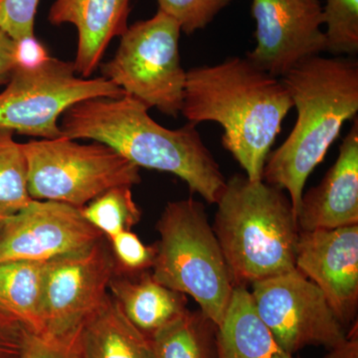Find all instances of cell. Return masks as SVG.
Returning a JSON list of instances; mask_svg holds the SVG:
<instances>
[{
	"instance_id": "9a60e30c",
	"label": "cell",
	"mask_w": 358,
	"mask_h": 358,
	"mask_svg": "<svg viewBox=\"0 0 358 358\" xmlns=\"http://www.w3.org/2000/svg\"><path fill=\"white\" fill-rule=\"evenodd\" d=\"M131 0H56L49 10L51 24L74 25L78 31L75 71L89 78L100 65L115 37L128 29Z\"/></svg>"
},
{
	"instance_id": "d6986e66",
	"label": "cell",
	"mask_w": 358,
	"mask_h": 358,
	"mask_svg": "<svg viewBox=\"0 0 358 358\" xmlns=\"http://www.w3.org/2000/svg\"><path fill=\"white\" fill-rule=\"evenodd\" d=\"M46 262L16 260L0 263V307L28 331L43 333Z\"/></svg>"
},
{
	"instance_id": "e0dca14e",
	"label": "cell",
	"mask_w": 358,
	"mask_h": 358,
	"mask_svg": "<svg viewBox=\"0 0 358 358\" xmlns=\"http://www.w3.org/2000/svg\"><path fill=\"white\" fill-rule=\"evenodd\" d=\"M216 358H300L284 350L257 313L251 293L236 286L216 331Z\"/></svg>"
},
{
	"instance_id": "44dd1931",
	"label": "cell",
	"mask_w": 358,
	"mask_h": 358,
	"mask_svg": "<svg viewBox=\"0 0 358 358\" xmlns=\"http://www.w3.org/2000/svg\"><path fill=\"white\" fill-rule=\"evenodd\" d=\"M31 200L23 145L14 141L13 131H0V217L15 214Z\"/></svg>"
},
{
	"instance_id": "5b68a950",
	"label": "cell",
	"mask_w": 358,
	"mask_h": 358,
	"mask_svg": "<svg viewBox=\"0 0 358 358\" xmlns=\"http://www.w3.org/2000/svg\"><path fill=\"white\" fill-rule=\"evenodd\" d=\"M157 229L152 277L166 288L192 296L200 310L220 326L236 285L204 205L192 199L169 202Z\"/></svg>"
},
{
	"instance_id": "9c48e42d",
	"label": "cell",
	"mask_w": 358,
	"mask_h": 358,
	"mask_svg": "<svg viewBox=\"0 0 358 358\" xmlns=\"http://www.w3.org/2000/svg\"><path fill=\"white\" fill-rule=\"evenodd\" d=\"M259 317L280 345L291 355L307 346L336 348L348 331L326 296L296 268L252 284Z\"/></svg>"
},
{
	"instance_id": "3957f363",
	"label": "cell",
	"mask_w": 358,
	"mask_h": 358,
	"mask_svg": "<svg viewBox=\"0 0 358 358\" xmlns=\"http://www.w3.org/2000/svg\"><path fill=\"white\" fill-rule=\"evenodd\" d=\"M298 117L287 140L268 154L263 180L289 193L294 213L308 176L358 112V63L352 58L306 59L282 77Z\"/></svg>"
},
{
	"instance_id": "ac0fdd59",
	"label": "cell",
	"mask_w": 358,
	"mask_h": 358,
	"mask_svg": "<svg viewBox=\"0 0 358 358\" xmlns=\"http://www.w3.org/2000/svg\"><path fill=\"white\" fill-rule=\"evenodd\" d=\"M85 358H155L152 341L108 294L81 329Z\"/></svg>"
},
{
	"instance_id": "7c38bea8",
	"label": "cell",
	"mask_w": 358,
	"mask_h": 358,
	"mask_svg": "<svg viewBox=\"0 0 358 358\" xmlns=\"http://www.w3.org/2000/svg\"><path fill=\"white\" fill-rule=\"evenodd\" d=\"M257 45L246 58L275 77L326 51L320 0H252Z\"/></svg>"
},
{
	"instance_id": "8fae6325",
	"label": "cell",
	"mask_w": 358,
	"mask_h": 358,
	"mask_svg": "<svg viewBox=\"0 0 358 358\" xmlns=\"http://www.w3.org/2000/svg\"><path fill=\"white\" fill-rule=\"evenodd\" d=\"M103 237L86 220L81 209L62 202L32 199L15 214L0 218V263L47 262L88 249Z\"/></svg>"
},
{
	"instance_id": "8992f818",
	"label": "cell",
	"mask_w": 358,
	"mask_h": 358,
	"mask_svg": "<svg viewBox=\"0 0 358 358\" xmlns=\"http://www.w3.org/2000/svg\"><path fill=\"white\" fill-rule=\"evenodd\" d=\"M22 145L32 199L82 209L110 188L141 183L140 167L98 141L81 145L62 136Z\"/></svg>"
},
{
	"instance_id": "ffe728a7",
	"label": "cell",
	"mask_w": 358,
	"mask_h": 358,
	"mask_svg": "<svg viewBox=\"0 0 358 358\" xmlns=\"http://www.w3.org/2000/svg\"><path fill=\"white\" fill-rule=\"evenodd\" d=\"M216 331L201 310H186L150 338L155 358H216Z\"/></svg>"
},
{
	"instance_id": "ba28073f",
	"label": "cell",
	"mask_w": 358,
	"mask_h": 358,
	"mask_svg": "<svg viewBox=\"0 0 358 358\" xmlns=\"http://www.w3.org/2000/svg\"><path fill=\"white\" fill-rule=\"evenodd\" d=\"M77 75L73 62L52 57L36 68L17 66L0 93V131L55 140L64 136L58 121L72 106L126 95L106 78Z\"/></svg>"
},
{
	"instance_id": "4dcf8cb0",
	"label": "cell",
	"mask_w": 358,
	"mask_h": 358,
	"mask_svg": "<svg viewBox=\"0 0 358 358\" xmlns=\"http://www.w3.org/2000/svg\"><path fill=\"white\" fill-rule=\"evenodd\" d=\"M324 358H358L357 324L348 333L345 341L336 348H331Z\"/></svg>"
},
{
	"instance_id": "277c9868",
	"label": "cell",
	"mask_w": 358,
	"mask_h": 358,
	"mask_svg": "<svg viewBox=\"0 0 358 358\" xmlns=\"http://www.w3.org/2000/svg\"><path fill=\"white\" fill-rule=\"evenodd\" d=\"M216 204L213 230L236 286L296 268L300 228L284 190L235 174Z\"/></svg>"
},
{
	"instance_id": "4fadbf2b",
	"label": "cell",
	"mask_w": 358,
	"mask_h": 358,
	"mask_svg": "<svg viewBox=\"0 0 358 358\" xmlns=\"http://www.w3.org/2000/svg\"><path fill=\"white\" fill-rule=\"evenodd\" d=\"M294 268L326 296L346 327L358 307V225L301 231Z\"/></svg>"
},
{
	"instance_id": "1f68e13d",
	"label": "cell",
	"mask_w": 358,
	"mask_h": 358,
	"mask_svg": "<svg viewBox=\"0 0 358 358\" xmlns=\"http://www.w3.org/2000/svg\"><path fill=\"white\" fill-rule=\"evenodd\" d=\"M0 218H1V217H0Z\"/></svg>"
},
{
	"instance_id": "6da1fadb",
	"label": "cell",
	"mask_w": 358,
	"mask_h": 358,
	"mask_svg": "<svg viewBox=\"0 0 358 358\" xmlns=\"http://www.w3.org/2000/svg\"><path fill=\"white\" fill-rule=\"evenodd\" d=\"M292 108L281 80L247 58L186 71L181 114L195 126L218 122L223 147L251 181L263 180L266 160Z\"/></svg>"
},
{
	"instance_id": "603a6c76",
	"label": "cell",
	"mask_w": 358,
	"mask_h": 358,
	"mask_svg": "<svg viewBox=\"0 0 358 358\" xmlns=\"http://www.w3.org/2000/svg\"><path fill=\"white\" fill-rule=\"evenodd\" d=\"M327 25L326 51L334 55L358 52V0H326L322 7Z\"/></svg>"
},
{
	"instance_id": "f546056e",
	"label": "cell",
	"mask_w": 358,
	"mask_h": 358,
	"mask_svg": "<svg viewBox=\"0 0 358 358\" xmlns=\"http://www.w3.org/2000/svg\"><path fill=\"white\" fill-rule=\"evenodd\" d=\"M15 68V41L0 28V85L8 83Z\"/></svg>"
},
{
	"instance_id": "cb8c5ba5",
	"label": "cell",
	"mask_w": 358,
	"mask_h": 358,
	"mask_svg": "<svg viewBox=\"0 0 358 358\" xmlns=\"http://www.w3.org/2000/svg\"><path fill=\"white\" fill-rule=\"evenodd\" d=\"M231 0H157L159 11L173 18L181 31L192 34L204 29Z\"/></svg>"
},
{
	"instance_id": "30bf717a",
	"label": "cell",
	"mask_w": 358,
	"mask_h": 358,
	"mask_svg": "<svg viewBox=\"0 0 358 358\" xmlns=\"http://www.w3.org/2000/svg\"><path fill=\"white\" fill-rule=\"evenodd\" d=\"M115 268L106 237L83 251L47 261L41 334L60 338L81 329L109 294Z\"/></svg>"
},
{
	"instance_id": "484cf974",
	"label": "cell",
	"mask_w": 358,
	"mask_h": 358,
	"mask_svg": "<svg viewBox=\"0 0 358 358\" xmlns=\"http://www.w3.org/2000/svg\"><path fill=\"white\" fill-rule=\"evenodd\" d=\"M80 334L81 329L60 338L30 331L20 358H85Z\"/></svg>"
},
{
	"instance_id": "4316f807",
	"label": "cell",
	"mask_w": 358,
	"mask_h": 358,
	"mask_svg": "<svg viewBox=\"0 0 358 358\" xmlns=\"http://www.w3.org/2000/svg\"><path fill=\"white\" fill-rule=\"evenodd\" d=\"M39 0H0V28L14 41L34 36Z\"/></svg>"
},
{
	"instance_id": "5bb4252c",
	"label": "cell",
	"mask_w": 358,
	"mask_h": 358,
	"mask_svg": "<svg viewBox=\"0 0 358 358\" xmlns=\"http://www.w3.org/2000/svg\"><path fill=\"white\" fill-rule=\"evenodd\" d=\"M296 221L301 231L358 225L357 117L334 166L319 185L301 196Z\"/></svg>"
},
{
	"instance_id": "7402d4cb",
	"label": "cell",
	"mask_w": 358,
	"mask_h": 358,
	"mask_svg": "<svg viewBox=\"0 0 358 358\" xmlns=\"http://www.w3.org/2000/svg\"><path fill=\"white\" fill-rule=\"evenodd\" d=\"M89 223L107 238L131 230L140 222L141 212L134 202L131 186H115L81 209Z\"/></svg>"
},
{
	"instance_id": "52a82bcc",
	"label": "cell",
	"mask_w": 358,
	"mask_h": 358,
	"mask_svg": "<svg viewBox=\"0 0 358 358\" xmlns=\"http://www.w3.org/2000/svg\"><path fill=\"white\" fill-rule=\"evenodd\" d=\"M180 32L178 23L159 10L150 20L134 23L122 35L114 57L102 65V77L148 109L178 117L186 81Z\"/></svg>"
},
{
	"instance_id": "83f0119b",
	"label": "cell",
	"mask_w": 358,
	"mask_h": 358,
	"mask_svg": "<svg viewBox=\"0 0 358 358\" xmlns=\"http://www.w3.org/2000/svg\"><path fill=\"white\" fill-rule=\"evenodd\" d=\"M30 331L0 307V358H20Z\"/></svg>"
},
{
	"instance_id": "d4e9b609",
	"label": "cell",
	"mask_w": 358,
	"mask_h": 358,
	"mask_svg": "<svg viewBox=\"0 0 358 358\" xmlns=\"http://www.w3.org/2000/svg\"><path fill=\"white\" fill-rule=\"evenodd\" d=\"M108 241L119 272L136 274L152 268L157 247L143 244L131 230L119 233Z\"/></svg>"
},
{
	"instance_id": "f1b7e54d",
	"label": "cell",
	"mask_w": 358,
	"mask_h": 358,
	"mask_svg": "<svg viewBox=\"0 0 358 358\" xmlns=\"http://www.w3.org/2000/svg\"><path fill=\"white\" fill-rule=\"evenodd\" d=\"M50 58L46 48L36 36L15 41L16 67L36 68Z\"/></svg>"
},
{
	"instance_id": "2e32d148",
	"label": "cell",
	"mask_w": 358,
	"mask_h": 358,
	"mask_svg": "<svg viewBox=\"0 0 358 358\" xmlns=\"http://www.w3.org/2000/svg\"><path fill=\"white\" fill-rule=\"evenodd\" d=\"M109 293L129 322L148 338L187 310L185 294L159 284L148 271L128 274L115 270Z\"/></svg>"
},
{
	"instance_id": "7a4b0ae2",
	"label": "cell",
	"mask_w": 358,
	"mask_h": 358,
	"mask_svg": "<svg viewBox=\"0 0 358 358\" xmlns=\"http://www.w3.org/2000/svg\"><path fill=\"white\" fill-rule=\"evenodd\" d=\"M148 108L129 95L94 98L72 106L61 120L63 136L103 143L138 167L174 174L190 192L216 204L226 185L220 166L196 126H160Z\"/></svg>"
}]
</instances>
